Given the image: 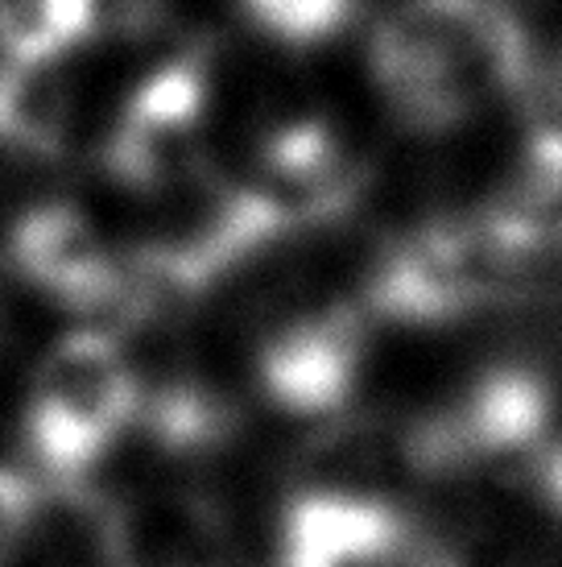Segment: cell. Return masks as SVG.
<instances>
[{
	"mask_svg": "<svg viewBox=\"0 0 562 567\" xmlns=\"http://www.w3.org/2000/svg\"><path fill=\"white\" fill-rule=\"evenodd\" d=\"M409 559V526L397 505L373 493L311 488L281 514L278 567H389Z\"/></svg>",
	"mask_w": 562,
	"mask_h": 567,
	"instance_id": "8",
	"label": "cell"
},
{
	"mask_svg": "<svg viewBox=\"0 0 562 567\" xmlns=\"http://www.w3.org/2000/svg\"><path fill=\"white\" fill-rule=\"evenodd\" d=\"M559 83H562V59H559Z\"/></svg>",
	"mask_w": 562,
	"mask_h": 567,
	"instance_id": "14",
	"label": "cell"
},
{
	"mask_svg": "<svg viewBox=\"0 0 562 567\" xmlns=\"http://www.w3.org/2000/svg\"><path fill=\"white\" fill-rule=\"evenodd\" d=\"M249 187L273 212L281 233L323 228L360 204L368 162L327 121H290L266 137Z\"/></svg>",
	"mask_w": 562,
	"mask_h": 567,
	"instance_id": "7",
	"label": "cell"
},
{
	"mask_svg": "<svg viewBox=\"0 0 562 567\" xmlns=\"http://www.w3.org/2000/svg\"><path fill=\"white\" fill-rule=\"evenodd\" d=\"M9 261L46 299L128 323V269L79 207L42 204L25 212L9 233Z\"/></svg>",
	"mask_w": 562,
	"mask_h": 567,
	"instance_id": "6",
	"label": "cell"
},
{
	"mask_svg": "<svg viewBox=\"0 0 562 567\" xmlns=\"http://www.w3.org/2000/svg\"><path fill=\"white\" fill-rule=\"evenodd\" d=\"M211 104L207 54L187 50L149 71L121 104L104 162L133 190H183L204 174V128Z\"/></svg>",
	"mask_w": 562,
	"mask_h": 567,
	"instance_id": "4",
	"label": "cell"
},
{
	"mask_svg": "<svg viewBox=\"0 0 562 567\" xmlns=\"http://www.w3.org/2000/svg\"><path fill=\"white\" fill-rule=\"evenodd\" d=\"M368 357L364 302H335L269 331L257 352V381L290 414H331L352 398Z\"/></svg>",
	"mask_w": 562,
	"mask_h": 567,
	"instance_id": "5",
	"label": "cell"
},
{
	"mask_svg": "<svg viewBox=\"0 0 562 567\" xmlns=\"http://www.w3.org/2000/svg\"><path fill=\"white\" fill-rule=\"evenodd\" d=\"M368 71L397 125L447 133L525 100L538 54L513 0H402L368 33Z\"/></svg>",
	"mask_w": 562,
	"mask_h": 567,
	"instance_id": "1",
	"label": "cell"
},
{
	"mask_svg": "<svg viewBox=\"0 0 562 567\" xmlns=\"http://www.w3.org/2000/svg\"><path fill=\"white\" fill-rule=\"evenodd\" d=\"M0 340H4V302H0Z\"/></svg>",
	"mask_w": 562,
	"mask_h": 567,
	"instance_id": "13",
	"label": "cell"
},
{
	"mask_svg": "<svg viewBox=\"0 0 562 567\" xmlns=\"http://www.w3.org/2000/svg\"><path fill=\"white\" fill-rule=\"evenodd\" d=\"M356 4L360 0H244L257 30L285 47H314L335 38L356 17Z\"/></svg>",
	"mask_w": 562,
	"mask_h": 567,
	"instance_id": "10",
	"label": "cell"
},
{
	"mask_svg": "<svg viewBox=\"0 0 562 567\" xmlns=\"http://www.w3.org/2000/svg\"><path fill=\"white\" fill-rule=\"evenodd\" d=\"M140 381L108 331L83 328L50 348L25 402V443L33 464L54 485L108 456V447L137 423Z\"/></svg>",
	"mask_w": 562,
	"mask_h": 567,
	"instance_id": "3",
	"label": "cell"
},
{
	"mask_svg": "<svg viewBox=\"0 0 562 567\" xmlns=\"http://www.w3.org/2000/svg\"><path fill=\"white\" fill-rule=\"evenodd\" d=\"M538 266L488 212L414 228L376 252L360 302L368 316L406 323H451L509 299L521 278Z\"/></svg>",
	"mask_w": 562,
	"mask_h": 567,
	"instance_id": "2",
	"label": "cell"
},
{
	"mask_svg": "<svg viewBox=\"0 0 562 567\" xmlns=\"http://www.w3.org/2000/svg\"><path fill=\"white\" fill-rule=\"evenodd\" d=\"M108 567H232V530L199 493L157 488L100 514Z\"/></svg>",
	"mask_w": 562,
	"mask_h": 567,
	"instance_id": "9",
	"label": "cell"
},
{
	"mask_svg": "<svg viewBox=\"0 0 562 567\" xmlns=\"http://www.w3.org/2000/svg\"><path fill=\"white\" fill-rule=\"evenodd\" d=\"M166 0H83L87 21H92V38H137L162 17Z\"/></svg>",
	"mask_w": 562,
	"mask_h": 567,
	"instance_id": "12",
	"label": "cell"
},
{
	"mask_svg": "<svg viewBox=\"0 0 562 567\" xmlns=\"http://www.w3.org/2000/svg\"><path fill=\"white\" fill-rule=\"evenodd\" d=\"M42 509V493L30 481V473L0 464V564L17 551V543L30 535Z\"/></svg>",
	"mask_w": 562,
	"mask_h": 567,
	"instance_id": "11",
	"label": "cell"
}]
</instances>
